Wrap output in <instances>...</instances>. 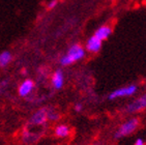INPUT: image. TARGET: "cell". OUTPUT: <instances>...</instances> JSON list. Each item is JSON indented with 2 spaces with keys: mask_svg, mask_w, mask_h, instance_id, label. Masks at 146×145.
Wrapping results in <instances>:
<instances>
[{
  "mask_svg": "<svg viewBox=\"0 0 146 145\" xmlns=\"http://www.w3.org/2000/svg\"><path fill=\"white\" fill-rule=\"evenodd\" d=\"M85 52H86L85 48L78 45V44H75L68 49L65 55L61 56V58L59 59V62L63 67H68L73 62H77L79 60H81L82 58H84Z\"/></svg>",
  "mask_w": 146,
  "mask_h": 145,
  "instance_id": "6da1fadb",
  "label": "cell"
},
{
  "mask_svg": "<svg viewBox=\"0 0 146 145\" xmlns=\"http://www.w3.org/2000/svg\"><path fill=\"white\" fill-rule=\"evenodd\" d=\"M138 126H139V119L137 117L131 118V119L127 120L122 124H120V126L117 128V131L114 134V138L115 139H120V138L129 136V135L133 134L137 130Z\"/></svg>",
  "mask_w": 146,
  "mask_h": 145,
  "instance_id": "7a4b0ae2",
  "label": "cell"
},
{
  "mask_svg": "<svg viewBox=\"0 0 146 145\" xmlns=\"http://www.w3.org/2000/svg\"><path fill=\"white\" fill-rule=\"evenodd\" d=\"M138 87L135 84H131V85H127L123 87H119L114 91H112L108 95L109 100H115V98H127V96H132L137 92Z\"/></svg>",
  "mask_w": 146,
  "mask_h": 145,
  "instance_id": "3957f363",
  "label": "cell"
},
{
  "mask_svg": "<svg viewBox=\"0 0 146 145\" xmlns=\"http://www.w3.org/2000/svg\"><path fill=\"white\" fill-rule=\"evenodd\" d=\"M48 120V108H40L34 112L29 118V124L31 126H42Z\"/></svg>",
  "mask_w": 146,
  "mask_h": 145,
  "instance_id": "277c9868",
  "label": "cell"
},
{
  "mask_svg": "<svg viewBox=\"0 0 146 145\" xmlns=\"http://www.w3.org/2000/svg\"><path fill=\"white\" fill-rule=\"evenodd\" d=\"M144 109H146V93L142 94L140 98H136L135 100H133L132 103H129L125 107L124 111L127 113H129V114H133L136 112L142 111Z\"/></svg>",
  "mask_w": 146,
  "mask_h": 145,
  "instance_id": "5b68a950",
  "label": "cell"
},
{
  "mask_svg": "<svg viewBox=\"0 0 146 145\" xmlns=\"http://www.w3.org/2000/svg\"><path fill=\"white\" fill-rule=\"evenodd\" d=\"M34 87V82L30 79H26L22 83L20 84L19 86V89H18V92H19L20 96H22V98H26V96H28L30 94L31 92L33 91Z\"/></svg>",
  "mask_w": 146,
  "mask_h": 145,
  "instance_id": "8992f818",
  "label": "cell"
},
{
  "mask_svg": "<svg viewBox=\"0 0 146 145\" xmlns=\"http://www.w3.org/2000/svg\"><path fill=\"white\" fill-rule=\"evenodd\" d=\"M102 44H103V42L101 39H98L96 36H90L89 39H87V42H86L85 50L90 52V53H98L102 49Z\"/></svg>",
  "mask_w": 146,
  "mask_h": 145,
  "instance_id": "52a82bcc",
  "label": "cell"
},
{
  "mask_svg": "<svg viewBox=\"0 0 146 145\" xmlns=\"http://www.w3.org/2000/svg\"><path fill=\"white\" fill-rule=\"evenodd\" d=\"M63 84H64V75H63V72L58 69L54 72L52 76V85L55 89L59 90L63 87Z\"/></svg>",
  "mask_w": 146,
  "mask_h": 145,
  "instance_id": "ba28073f",
  "label": "cell"
},
{
  "mask_svg": "<svg viewBox=\"0 0 146 145\" xmlns=\"http://www.w3.org/2000/svg\"><path fill=\"white\" fill-rule=\"evenodd\" d=\"M111 33H112V29H111L109 26L103 25L96 29L93 35L96 36L98 39H101L102 42H103V41H105V39H107L108 37L111 35Z\"/></svg>",
  "mask_w": 146,
  "mask_h": 145,
  "instance_id": "9c48e42d",
  "label": "cell"
},
{
  "mask_svg": "<svg viewBox=\"0 0 146 145\" xmlns=\"http://www.w3.org/2000/svg\"><path fill=\"white\" fill-rule=\"evenodd\" d=\"M13 60V55L9 51H3L0 53V67H7Z\"/></svg>",
  "mask_w": 146,
  "mask_h": 145,
  "instance_id": "30bf717a",
  "label": "cell"
},
{
  "mask_svg": "<svg viewBox=\"0 0 146 145\" xmlns=\"http://www.w3.org/2000/svg\"><path fill=\"white\" fill-rule=\"evenodd\" d=\"M70 134V128L66 124H59L55 128V135L59 138H65Z\"/></svg>",
  "mask_w": 146,
  "mask_h": 145,
  "instance_id": "8fae6325",
  "label": "cell"
},
{
  "mask_svg": "<svg viewBox=\"0 0 146 145\" xmlns=\"http://www.w3.org/2000/svg\"><path fill=\"white\" fill-rule=\"evenodd\" d=\"M23 140L25 141L26 143H31L33 142L34 140H35V134L33 133H31L29 130L25 128L24 131H23Z\"/></svg>",
  "mask_w": 146,
  "mask_h": 145,
  "instance_id": "7c38bea8",
  "label": "cell"
},
{
  "mask_svg": "<svg viewBox=\"0 0 146 145\" xmlns=\"http://www.w3.org/2000/svg\"><path fill=\"white\" fill-rule=\"evenodd\" d=\"M59 118V114L57 113L53 108H48V119L55 121Z\"/></svg>",
  "mask_w": 146,
  "mask_h": 145,
  "instance_id": "4fadbf2b",
  "label": "cell"
},
{
  "mask_svg": "<svg viewBox=\"0 0 146 145\" xmlns=\"http://www.w3.org/2000/svg\"><path fill=\"white\" fill-rule=\"evenodd\" d=\"M7 85H9V81H6V80H3V81L0 82V94H2V92L4 91Z\"/></svg>",
  "mask_w": 146,
  "mask_h": 145,
  "instance_id": "5bb4252c",
  "label": "cell"
},
{
  "mask_svg": "<svg viewBox=\"0 0 146 145\" xmlns=\"http://www.w3.org/2000/svg\"><path fill=\"white\" fill-rule=\"evenodd\" d=\"M57 4H58V0H50L48 3V9H53L54 7H56Z\"/></svg>",
  "mask_w": 146,
  "mask_h": 145,
  "instance_id": "9a60e30c",
  "label": "cell"
},
{
  "mask_svg": "<svg viewBox=\"0 0 146 145\" xmlns=\"http://www.w3.org/2000/svg\"><path fill=\"white\" fill-rule=\"evenodd\" d=\"M82 110H83V105H82V104H76V106H75V111L81 112Z\"/></svg>",
  "mask_w": 146,
  "mask_h": 145,
  "instance_id": "2e32d148",
  "label": "cell"
},
{
  "mask_svg": "<svg viewBox=\"0 0 146 145\" xmlns=\"http://www.w3.org/2000/svg\"><path fill=\"white\" fill-rule=\"evenodd\" d=\"M134 145H145V142L143 141V139H137Z\"/></svg>",
  "mask_w": 146,
  "mask_h": 145,
  "instance_id": "e0dca14e",
  "label": "cell"
},
{
  "mask_svg": "<svg viewBox=\"0 0 146 145\" xmlns=\"http://www.w3.org/2000/svg\"><path fill=\"white\" fill-rule=\"evenodd\" d=\"M91 145H98V143H94V144H91Z\"/></svg>",
  "mask_w": 146,
  "mask_h": 145,
  "instance_id": "ac0fdd59",
  "label": "cell"
}]
</instances>
